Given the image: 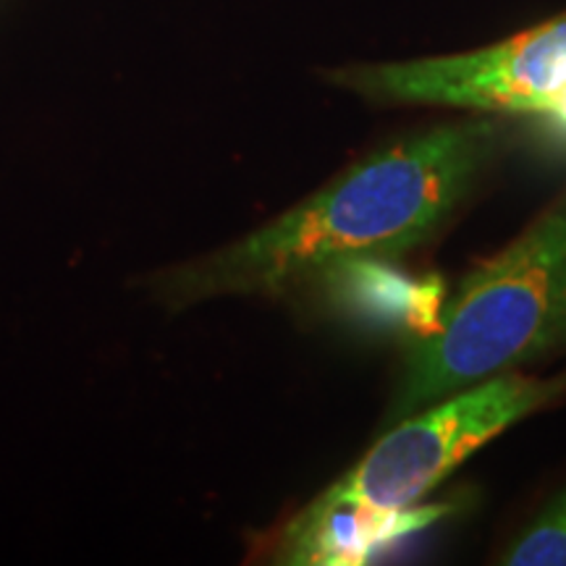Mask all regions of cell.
<instances>
[{
  "mask_svg": "<svg viewBox=\"0 0 566 566\" xmlns=\"http://www.w3.org/2000/svg\"><path fill=\"white\" fill-rule=\"evenodd\" d=\"M504 150V124L491 116L405 134L250 237L168 275V300L289 296L412 258L462 218Z\"/></svg>",
  "mask_w": 566,
  "mask_h": 566,
  "instance_id": "cell-1",
  "label": "cell"
},
{
  "mask_svg": "<svg viewBox=\"0 0 566 566\" xmlns=\"http://www.w3.org/2000/svg\"><path fill=\"white\" fill-rule=\"evenodd\" d=\"M566 373H504L388 424L342 480L325 488L275 537V562L357 564L388 537L422 527V506L472 454L527 417L558 405Z\"/></svg>",
  "mask_w": 566,
  "mask_h": 566,
  "instance_id": "cell-2",
  "label": "cell"
},
{
  "mask_svg": "<svg viewBox=\"0 0 566 566\" xmlns=\"http://www.w3.org/2000/svg\"><path fill=\"white\" fill-rule=\"evenodd\" d=\"M566 357V184L472 268L401 357L384 428L504 373Z\"/></svg>",
  "mask_w": 566,
  "mask_h": 566,
  "instance_id": "cell-3",
  "label": "cell"
},
{
  "mask_svg": "<svg viewBox=\"0 0 566 566\" xmlns=\"http://www.w3.org/2000/svg\"><path fill=\"white\" fill-rule=\"evenodd\" d=\"M334 82L378 105L535 118L566 129V13L480 51L342 69Z\"/></svg>",
  "mask_w": 566,
  "mask_h": 566,
  "instance_id": "cell-4",
  "label": "cell"
},
{
  "mask_svg": "<svg viewBox=\"0 0 566 566\" xmlns=\"http://www.w3.org/2000/svg\"><path fill=\"white\" fill-rule=\"evenodd\" d=\"M493 562L506 566H566V483L537 504Z\"/></svg>",
  "mask_w": 566,
  "mask_h": 566,
  "instance_id": "cell-5",
  "label": "cell"
}]
</instances>
